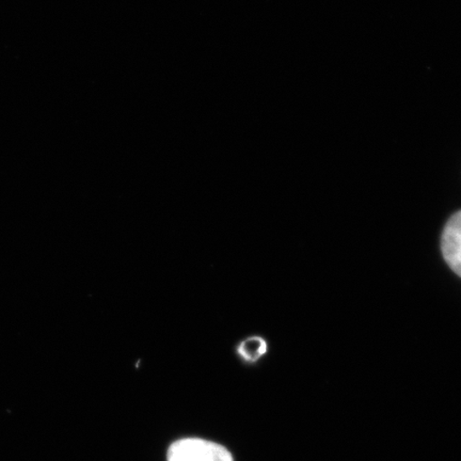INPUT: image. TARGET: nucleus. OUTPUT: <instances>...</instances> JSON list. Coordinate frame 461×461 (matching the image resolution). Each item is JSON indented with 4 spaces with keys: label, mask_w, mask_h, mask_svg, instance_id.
Segmentation results:
<instances>
[{
    "label": "nucleus",
    "mask_w": 461,
    "mask_h": 461,
    "mask_svg": "<svg viewBox=\"0 0 461 461\" xmlns=\"http://www.w3.org/2000/svg\"><path fill=\"white\" fill-rule=\"evenodd\" d=\"M168 461H234L232 454L218 443L199 438H186L172 443Z\"/></svg>",
    "instance_id": "f257e3e1"
},
{
    "label": "nucleus",
    "mask_w": 461,
    "mask_h": 461,
    "mask_svg": "<svg viewBox=\"0 0 461 461\" xmlns=\"http://www.w3.org/2000/svg\"><path fill=\"white\" fill-rule=\"evenodd\" d=\"M270 351L267 337L259 333H248L233 345V355L241 366L255 367L259 365Z\"/></svg>",
    "instance_id": "f03ea898"
},
{
    "label": "nucleus",
    "mask_w": 461,
    "mask_h": 461,
    "mask_svg": "<svg viewBox=\"0 0 461 461\" xmlns=\"http://www.w3.org/2000/svg\"><path fill=\"white\" fill-rule=\"evenodd\" d=\"M441 248L448 267L461 276V211L447 221L443 230Z\"/></svg>",
    "instance_id": "7ed1b4c3"
}]
</instances>
